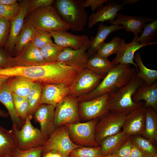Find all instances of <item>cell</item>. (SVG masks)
I'll return each instance as SVG.
<instances>
[{
	"label": "cell",
	"instance_id": "45",
	"mask_svg": "<svg viewBox=\"0 0 157 157\" xmlns=\"http://www.w3.org/2000/svg\"><path fill=\"white\" fill-rule=\"evenodd\" d=\"M131 136L119 149L113 154L117 157H130L132 144Z\"/></svg>",
	"mask_w": 157,
	"mask_h": 157
},
{
	"label": "cell",
	"instance_id": "55",
	"mask_svg": "<svg viewBox=\"0 0 157 157\" xmlns=\"http://www.w3.org/2000/svg\"><path fill=\"white\" fill-rule=\"evenodd\" d=\"M8 115V112L3 110L0 109V116L4 117H7Z\"/></svg>",
	"mask_w": 157,
	"mask_h": 157
},
{
	"label": "cell",
	"instance_id": "25",
	"mask_svg": "<svg viewBox=\"0 0 157 157\" xmlns=\"http://www.w3.org/2000/svg\"><path fill=\"white\" fill-rule=\"evenodd\" d=\"M129 135L123 130L118 133L104 139L99 146L101 148V156L114 153L130 138Z\"/></svg>",
	"mask_w": 157,
	"mask_h": 157
},
{
	"label": "cell",
	"instance_id": "21",
	"mask_svg": "<svg viewBox=\"0 0 157 157\" xmlns=\"http://www.w3.org/2000/svg\"><path fill=\"white\" fill-rule=\"evenodd\" d=\"M55 43L64 48L74 50L80 49L89 40L87 35H77L66 30H58L50 32Z\"/></svg>",
	"mask_w": 157,
	"mask_h": 157
},
{
	"label": "cell",
	"instance_id": "34",
	"mask_svg": "<svg viewBox=\"0 0 157 157\" xmlns=\"http://www.w3.org/2000/svg\"><path fill=\"white\" fill-rule=\"evenodd\" d=\"M133 142L138 148L145 157H157L154 145L148 139L139 135H132Z\"/></svg>",
	"mask_w": 157,
	"mask_h": 157
},
{
	"label": "cell",
	"instance_id": "8",
	"mask_svg": "<svg viewBox=\"0 0 157 157\" xmlns=\"http://www.w3.org/2000/svg\"><path fill=\"white\" fill-rule=\"evenodd\" d=\"M74 143L70 139L65 124L57 127L42 146V155L52 150L59 151L62 157H67L76 148L81 146Z\"/></svg>",
	"mask_w": 157,
	"mask_h": 157
},
{
	"label": "cell",
	"instance_id": "50",
	"mask_svg": "<svg viewBox=\"0 0 157 157\" xmlns=\"http://www.w3.org/2000/svg\"><path fill=\"white\" fill-rule=\"evenodd\" d=\"M42 157H62V156L59 151L53 149L43 154Z\"/></svg>",
	"mask_w": 157,
	"mask_h": 157
},
{
	"label": "cell",
	"instance_id": "5",
	"mask_svg": "<svg viewBox=\"0 0 157 157\" xmlns=\"http://www.w3.org/2000/svg\"><path fill=\"white\" fill-rule=\"evenodd\" d=\"M26 17L25 20L37 29L49 33L69 29V26L62 19L56 8L52 5L38 8Z\"/></svg>",
	"mask_w": 157,
	"mask_h": 157
},
{
	"label": "cell",
	"instance_id": "43",
	"mask_svg": "<svg viewBox=\"0 0 157 157\" xmlns=\"http://www.w3.org/2000/svg\"><path fill=\"white\" fill-rule=\"evenodd\" d=\"M42 90L39 91L28 103L27 117H29L32 119L36 110L41 104V99Z\"/></svg>",
	"mask_w": 157,
	"mask_h": 157
},
{
	"label": "cell",
	"instance_id": "12",
	"mask_svg": "<svg viewBox=\"0 0 157 157\" xmlns=\"http://www.w3.org/2000/svg\"><path fill=\"white\" fill-rule=\"evenodd\" d=\"M91 42V40L89 39L77 50L64 48L57 61L62 62L80 72L86 69V63L90 57L87 51Z\"/></svg>",
	"mask_w": 157,
	"mask_h": 157
},
{
	"label": "cell",
	"instance_id": "52",
	"mask_svg": "<svg viewBox=\"0 0 157 157\" xmlns=\"http://www.w3.org/2000/svg\"><path fill=\"white\" fill-rule=\"evenodd\" d=\"M11 77L0 76V89L5 85Z\"/></svg>",
	"mask_w": 157,
	"mask_h": 157
},
{
	"label": "cell",
	"instance_id": "39",
	"mask_svg": "<svg viewBox=\"0 0 157 157\" xmlns=\"http://www.w3.org/2000/svg\"><path fill=\"white\" fill-rule=\"evenodd\" d=\"M51 38L49 32L41 29H37L31 43L40 49L46 44L53 42Z\"/></svg>",
	"mask_w": 157,
	"mask_h": 157
},
{
	"label": "cell",
	"instance_id": "20",
	"mask_svg": "<svg viewBox=\"0 0 157 157\" xmlns=\"http://www.w3.org/2000/svg\"><path fill=\"white\" fill-rule=\"evenodd\" d=\"M14 57L16 66H38L46 63L40 49L31 43L24 47Z\"/></svg>",
	"mask_w": 157,
	"mask_h": 157
},
{
	"label": "cell",
	"instance_id": "56",
	"mask_svg": "<svg viewBox=\"0 0 157 157\" xmlns=\"http://www.w3.org/2000/svg\"><path fill=\"white\" fill-rule=\"evenodd\" d=\"M100 157H117L113 154H109L105 156H101Z\"/></svg>",
	"mask_w": 157,
	"mask_h": 157
},
{
	"label": "cell",
	"instance_id": "48",
	"mask_svg": "<svg viewBox=\"0 0 157 157\" xmlns=\"http://www.w3.org/2000/svg\"><path fill=\"white\" fill-rule=\"evenodd\" d=\"M43 84L37 82H34L28 95L26 98L28 103L37 93L42 90Z\"/></svg>",
	"mask_w": 157,
	"mask_h": 157
},
{
	"label": "cell",
	"instance_id": "11",
	"mask_svg": "<svg viewBox=\"0 0 157 157\" xmlns=\"http://www.w3.org/2000/svg\"><path fill=\"white\" fill-rule=\"evenodd\" d=\"M104 78L85 69L79 73L69 87L68 95L77 97L93 90Z\"/></svg>",
	"mask_w": 157,
	"mask_h": 157
},
{
	"label": "cell",
	"instance_id": "46",
	"mask_svg": "<svg viewBox=\"0 0 157 157\" xmlns=\"http://www.w3.org/2000/svg\"><path fill=\"white\" fill-rule=\"evenodd\" d=\"M28 102L26 99L23 102L15 106L18 114L24 123L27 117Z\"/></svg>",
	"mask_w": 157,
	"mask_h": 157
},
{
	"label": "cell",
	"instance_id": "13",
	"mask_svg": "<svg viewBox=\"0 0 157 157\" xmlns=\"http://www.w3.org/2000/svg\"><path fill=\"white\" fill-rule=\"evenodd\" d=\"M109 96L107 94L87 101H78V108L81 122L99 119L108 111L106 104Z\"/></svg>",
	"mask_w": 157,
	"mask_h": 157
},
{
	"label": "cell",
	"instance_id": "44",
	"mask_svg": "<svg viewBox=\"0 0 157 157\" xmlns=\"http://www.w3.org/2000/svg\"><path fill=\"white\" fill-rule=\"evenodd\" d=\"M54 1L53 0H31L27 8L26 17L38 8L52 6Z\"/></svg>",
	"mask_w": 157,
	"mask_h": 157
},
{
	"label": "cell",
	"instance_id": "1",
	"mask_svg": "<svg viewBox=\"0 0 157 157\" xmlns=\"http://www.w3.org/2000/svg\"><path fill=\"white\" fill-rule=\"evenodd\" d=\"M130 65L119 64L111 69L92 91L78 97V101H87L116 91L127 85L135 76Z\"/></svg>",
	"mask_w": 157,
	"mask_h": 157
},
{
	"label": "cell",
	"instance_id": "6",
	"mask_svg": "<svg viewBox=\"0 0 157 157\" xmlns=\"http://www.w3.org/2000/svg\"><path fill=\"white\" fill-rule=\"evenodd\" d=\"M32 119L27 117L26 121L20 129L13 124L12 130L17 144V147L22 150H27L42 146L48 138L42 134L40 129L32 124Z\"/></svg>",
	"mask_w": 157,
	"mask_h": 157
},
{
	"label": "cell",
	"instance_id": "30",
	"mask_svg": "<svg viewBox=\"0 0 157 157\" xmlns=\"http://www.w3.org/2000/svg\"><path fill=\"white\" fill-rule=\"evenodd\" d=\"M34 83L32 81L20 76L11 77L9 80L12 92L25 98L29 94Z\"/></svg>",
	"mask_w": 157,
	"mask_h": 157
},
{
	"label": "cell",
	"instance_id": "31",
	"mask_svg": "<svg viewBox=\"0 0 157 157\" xmlns=\"http://www.w3.org/2000/svg\"><path fill=\"white\" fill-rule=\"evenodd\" d=\"M37 30L31 24L24 20L16 40L15 49V55L26 45L31 43Z\"/></svg>",
	"mask_w": 157,
	"mask_h": 157
},
{
	"label": "cell",
	"instance_id": "47",
	"mask_svg": "<svg viewBox=\"0 0 157 157\" xmlns=\"http://www.w3.org/2000/svg\"><path fill=\"white\" fill-rule=\"evenodd\" d=\"M108 0H85L83 3L85 8L90 6L92 11L94 12L104 3H107Z\"/></svg>",
	"mask_w": 157,
	"mask_h": 157
},
{
	"label": "cell",
	"instance_id": "22",
	"mask_svg": "<svg viewBox=\"0 0 157 157\" xmlns=\"http://www.w3.org/2000/svg\"><path fill=\"white\" fill-rule=\"evenodd\" d=\"M69 87L56 84H44L42 87L41 103L50 105L55 108L57 105L69 94Z\"/></svg>",
	"mask_w": 157,
	"mask_h": 157
},
{
	"label": "cell",
	"instance_id": "37",
	"mask_svg": "<svg viewBox=\"0 0 157 157\" xmlns=\"http://www.w3.org/2000/svg\"><path fill=\"white\" fill-rule=\"evenodd\" d=\"M71 157H100L101 156V148L81 146L73 150L69 154Z\"/></svg>",
	"mask_w": 157,
	"mask_h": 157
},
{
	"label": "cell",
	"instance_id": "32",
	"mask_svg": "<svg viewBox=\"0 0 157 157\" xmlns=\"http://www.w3.org/2000/svg\"><path fill=\"white\" fill-rule=\"evenodd\" d=\"M134 60L135 62L139 72L135 76L141 79L149 86L152 85L157 79V71L147 68L143 64L140 54L138 52L135 53Z\"/></svg>",
	"mask_w": 157,
	"mask_h": 157
},
{
	"label": "cell",
	"instance_id": "53",
	"mask_svg": "<svg viewBox=\"0 0 157 157\" xmlns=\"http://www.w3.org/2000/svg\"><path fill=\"white\" fill-rule=\"evenodd\" d=\"M17 3V0H0V5H12Z\"/></svg>",
	"mask_w": 157,
	"mask_h": 157
},
{
	"label": "cell",
	"instance_id": "18",
	"mask_svg": "<svg viewBox=\"0 0 157 157\" xmlns=\"http://www.w3.org/2000/svg\"><path fill=\"white\" fill-rule=\"evenodd\" d=\"M145 118V108L144 106L135 109L126 115L122 130L130 136L142 135Z\"/></svg>",
	"mask_w": 157,
	"mask_h": 157
},
{
	"label": "cell",
	"instance_id": "14",
	"mask_svg": "<svg viewBox=\"0 0 157 157\" xmlns=\"http://www.w3.org/2000/svg\"><path fill=\"white\" fill-rule=\"evenodd\" d=\"M55 109L52 105L42 104L33 116L35 122L39 123L42 134L47 138L52 134L57 127L54 121Z\"/></svg>",
	"mask_w": 157,
	"mask_h": 157
},
{
	"label": "cell",
	"instance_id": "9",
	"mask_svg": "<svg viewBox=\"0 0 157 157\" xmlns=\"http://www.w3.org/2000/svg\"><path fill=\"white\" fill-rule=\"evenodd\" d=\"M126 115L108 111L99 119L96 126L95 133L96 140L99 146L105 138L120 132Z\"/></svg>",
	"mask_w": 157,
	"mask_h": 157
},
{
	"label": "cell",
	"instance_id": "24",
	"mask_svg": "<svg viewBox=\"0 0 157 157\" xmlns=\"http://www.w3.org/2000/svg\"><path fill=\"white\" fill-rule=\"evenodd\" d=\"M9 80L5 85L0 89V102L6 108L13 124L15 125L18 129H20L24 123L18 114L14 106Z\"/></svg>",
	"mask_w": 157,
	"mask_h": 157
},
{
	"label": "cell",
	"instance_id": "49",
	"mask_svg": "<svg viewBox=\"0 0 157 157\" xmlns=\"http://www.w3.org/2000/svg\"><path fill=\"white\" fill-rule=\"evenodd\" d=\"M130 157H145L142 152L133 142Z\"/></svg>",
	"mask_w": 157,
	"mask_h": 157
},
{
	"label": "cell",
	"instance_id": "26",
	"mask_svg": "<svg viewBox=\"0 0 157 157\" xmlns=\"http://www.w3.org/2000/svg\"><path fill=\"white\" fill-rule=\"evenodd\" d=\"M124 29V27L120 25L112 24L110 26H108L100 23L96 36L92 37L91 38L90 45L87 51L90 56L96 53L100 45L111 33Z\"/></svg>",
	"mask_w": 157,
	"mask_h": 157
},
{
	"label": "cell",
	"instance_id": "35",
	"mask_svg": "<svg viewBox=\"0 0 157 157\" xmlns=\"http://www.w3.org/2000/svg\"><path fill=\"white\" fill-rule=\"evenodd\" d=\"M64 48L53 42L48 43L41 48L40 51L46 63L54 62Z\"/></svg>",
	"mask_w": 157,
	"mask_h": 157
},
{
	"label": "cell",
	"instance_id": "2",
	"mask_svg": "<svg viewBox=\"0 0 157 157\" xmlns=\"http://www.w3.org/2000/svg\"><path fill=\"white\" fill-rule=\"evenodd\" d=\"M0 76L12 77L23 76L34 82L42 84H53L58 76V72L55 62L45 63L38 66L27 67L16 66L0 68Z\"/></svg>",
	"mask_w": 157,
	"mask_h": 157
},
{
	"label": "cell",
	"instance_id": "3",
	"mask_svg": "<svg viewBox=\"0 0 157 157\" xmlns=\"http://www.w3.org/2000/svg\"><path fill=\"white\" fill-rule=\"evenodd\" d=\"M144 82L135 76L126 86L109 94L106 104L107 110L127 115L135 109L144 106L142 102L135 103L132 99L136 90Z\"/></svg>",
	"mask_w": 157,
	"mask_h": 157
},
{
	"label": "cell",
	"instance_id": "10",
	"mask_svg": "<svg viewBox=\"0 0 157 157\" xmlns=\"http://www.w3.org/2000/svg\"><path fill=\"white\" fill-rule=\"evenodd\" d=\"M78 102L77 97L68 95L57 105L54 111V121L56 127L81 122Z\"/></svg>",
	"mask_w": 157,
	"mask_h": 157
},
{
	"label": "cell",
	"instance_id": "28",
	"mask_svg": "<svg viewBox=\"0 0 157 157\" xmlns=\"http://www.w3.org/2000/svg\"><path fill=\"white\" fill-rule=\"evenodd\" d=\"M145 126L142 134L143 137L154 144L157 142V114L151 107H145Z\"/></svg>",
	"mask_w": 157,
	"mask_h": 157
},
{
	"label": "cell",
	"instance_id": "33",
	"mask_svg": "<svg viewBox=\"0 0 157 157\" xmlns=\"http://www.w3.org/2000/svg\"><path fill=\"white\" fill-rule=\"evenodd\" d=\"M157 34V20L154 19L150 23L144 24L142 27V31L140 36L138 38L136 42L141 44L148 45L157 44V42H151L155 39Z\"/></svg>",
	"mask_w": 157,
	"mask_h": 157
},
{
	"label": "cell",
	"instance_id": "58",
	"mask_svg": "<svg viewBox=\"0 0 157 157\" xmlns=\"http://www.w3.org/2000/svg\"><path fill=\"white\" fill-rule=\"evenodd\" d=\"M67 157H70V156H68Z\"/></svg>",
	"mask_w": 157,
	"mask_h": 157
},
{
	"label": "cell",
	"instance_id": "16",
	"mask_svg": "<svg viewBox=\"0 0 157 157\" xmlns=\"http://www.w3.org/2000/svg\"><path fill=\"white\" fill-rule=\"evenodd\" d=\"M138 37V36H135L133 40L128 43L125 42L124 39H120L119 47L116 53V56L112 61L115 66L119 64H131L136 69L138 68L137 64L134 61L135 53L138 50L148 45L141 44L136 42Z\"/></svg>",
	"mask_w": 157,
	"mask_h": 157
},
{
	"label": "cell",
	"instance_id": "15",
	"mask_svg": "<svg viewBox=\"0 0 157 157\" xmlns=\"http://www.w3.org/2000/svg\"><path fill=\"white\" fill-rule=\"evenodd\" d=\"M31 0L21 1L19 13L11 23L10 33L7 41L3 47L5 50L10 56H15V49L16 40L19 35L26 17V12Z\"/></svg>",
	"mask_w": 157,
	"mask_h": 157
},
{
	"label": "cell",
	"instance_id": "51",
	"mask_svg": "<svg viewBox=\"0 0 157 157\" xmlns=\"http://www.w3.org/2000/svg\"><path fill=\"white\" fill-rule=\"evenodd\" d=\"M12 95L14 106L23 102L26 99L25 97L17 95L12 92Z\"/></svg>",
	"mask_w": 157,
	"mask_h": 157
},
{
	"label": "cell",
	"instance_id": "4",
	"mask_svg": "<svg viewBox=\"0 0 157 157\" xmlns=\"http://www.w3.org/2000/svg\"><path fill=\"white\" fill-rule=\"evenodd\" d=\"M84 0H57L56 9L69 29L74 31H83L88 19L84 7Z\"/></svg>",
	"mask_w": 157,
	"mask_h": 157
},
{
	"label": "cell",
	"instance_id": "40",
	"mask_svg": "<svg viewBox=\"0 0 157 157\" xmlns=\"http://www.w3.org/2000/svg\"><path fill=\"white\" fill-rule=\"evenodd\" d=\"M43 147L41 146L27 150H22L17 147L13 151L12 157H42Z\"/></svg>",
	"mask_w": 157,
	"mask_h": 157
},
{
	"label": "cell",
	"instance_id": "41",
	"mask_svg": "<svg viewBox=\"0 0 157 157\" xmlns=\"http://www.w3.org/2000/svg\"><path fill=\"white\" fill-rule=\"evenodd\" d=\"M11 26L7 19L0 18V48L4 47L8 40Z\"/></svg>",
	"mask_w": 157,
	"mask_h": 157
},
{
	"label": "cell",
	"instance_id": "38",
	"mask_svg": "<svg viewBox=\"0 0 157 157\" xmlns=\"http://www.w3.org/2000/svg\"><path fill=\"white\" fill-rule=\"evenodd\" d=\"M20 6L17 2L9 5H0V18H4L11 22L17 16L20 10Z\"/></svg>",
	"mask_w": 157,
	"mask_h": 157
},
{
	"label": "cell",
	"instance_id": "42",
	"mask_svg": "<svg viewBox=\"0 0 157 157\" xmlns=\"http://www.w3.org/2000/svg\"><path fill=\"white\" fill-rule=\"evenodd\" d=\"M16 66L14 57L9 55L3 47L0 48V68Z\"/></svg>",
	"mask_w": 157,
	"mask_h": 157
},
{
	"label": "cell",
	"instance_id": "27",
	"mask_svg": "<svg viewBox=\"0 0 157 157\" xmlns=\"http://www.w3.org/2000/svg\"><path fill=\"white\" fill-rule=\"evenodd\" d=\"M115 66L108 58L96 53L90 56L86 69L104 78Z\"/></svg>",
	"mask_w": 157,
	"mask_h": 157
},
{
	"label": "cell",
	"instance_id": "54",
	"mask_svg": "<svg viewBox=\"0 0 157 157\" xmlns=\"http://www.w3.org/2000/svg\"><path fill=\"white\" fill-rule=\"evenodd\" d=\"M139 0H124L122 2V3L124 5L125 4H135Z\"/></svg>",
	"mask_w": 157,
	"mask_h": 157
},
{
	"label": "cell",
	"instance_id": "23",
	"mask_svg": "<svg viewBox=\"0 0 157 157\" xmlns=\"http://www.w3.org/2000/svg\"><path fill=\"white\" fill-rule=\"evenodd\" d=\"M132 99L138 103L142 100L145 101L144 107H151L156 112L157 111V81L149 86L144 82L137 88L134 94Z\"/></svg>",
	"mask_w": 157,
	"mask_h": 157
},
{
	"label": "cell",
	"instance_id": "19",
	"mask_svg": "<svg viewBox=\"0 0 157 157\" xmlns=\"http://www.w3.org/2000/svg\"><path fill=\"white\" fill-rule=\"evenodd\" d=\"M154 19L151 17L144 15H125L118 13L116 19L114 21L109 22L108 23L122 25L126 32H132L135 36H138L139 33H142L144 24L151 22Z\"/></svg>",
	"mask_w": 157,
	"mask_h": 157
},
{
	"label": "cell",
	"instance_id": "57",
	"mask_svg": "<svg viewBox=\"0 0 157 157\" xmlns=\"http://www.w3.org/2000/svg\"><path fill=\"white\" fill-rule=\"evenodd\" d=\"M5 157H12V156L11 155H9V156H5Z\"/></svg>",
	"mask_w": 157,
	"mask_h": 157
},
{
	"label": "cell",
	"instance_id": "36",
	"mask_svg": "<svg viewBox=\"0 0 157 157\" xmlns=\"http://www.w3.org/2000/svg\"><path fill=\"white\" fill-rule=\"evenodd\" d=\"M120 39L119 37H115L110 42H103L96 53L106 58L113 54H116L119 47Z\"/></svg>",
	"mask_w": 157,
	"mask_h": 157
},
{
	"label": "cell",
	"instance_id": "7",
	"mask_svg": "<svg viewBox=\"0 0 157 157\" xmlns=\"http://www.w3.org/2000/svg\"><path fill=\"white\" fill-rule=\"evenodd\" d=\"M99 119L95 118L85 122L65 124L69 137L75 144L81 146L98 147L95 129Z\"/></svg>",
	"mask_w": 157,
	"mask_h": 157
},
{
	"label": "cell",
	"instance_id": "17",
	"mask_svg": "<svg viewBox=\"0 0 157 157\" xmlns=\"http://www.w3.org/2000/svg\"><path fill=\"white\" fill-rule=\"evenodd\" d=\"M124 6L123 3H119V1H110L105 5H101L95 13H92L89 16L88 28H91L99 22L114 21L118 12L123 9Z\"/></svg>",
	"mask_w": 157,
	"mask_h": 157
},
{
	"label": "cell",
	"instance_id": "29",
	"mask_svg": "<svg viewBox=\"0 0 157 157\" xmlns=\"http://www.w3.org/2000/svg\"><path fill=\"white\" fill-rule=\"evenodd\" d=\"M17 147L16 139L12 130L0 125V157L12 155Z\"/></svg>",
	"mask_w": 157,
	"mask_h": 157
}]
</instances>
